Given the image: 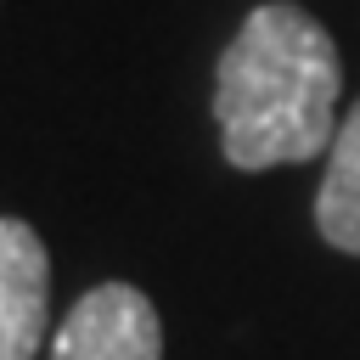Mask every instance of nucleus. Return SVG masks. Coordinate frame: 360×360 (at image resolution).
Here are the masks:
<instances>
[{
  "mask_svg": "<svg viewBox=\"0 0 360 360\" xmlns=\"http://www.w3.org/2000/svg\"><path fill=\"white\" fill-rule=\"evenodd\" d=\"M343 62L332 34L292 0H264L242 17L214 68V124L231 169L309 163L338 141Z\"/></svg>",
  "mask_w": 360,
  "mask_h": 360,
  "instance_id": "f257e3e1",
  "label": "nucleus"
},
{
  "mask_svg": "<svg viewBox=\"0 0 360 360\" xmlns=\"http://www.w3.org/2000/svg\"><path fill=\"white\" fill-rule=\"evenodd\" d=\"M51 360H163L158 304L129 281L90 287L56 326Z\"/></svg>",
  "mask_w": 360,
  "mask_h": 360,
  "instance_id": "f03ea898",
  "label": "nucleus"
},
{
  "mask_svg": "<svg viewBox=\"0 0 360 360\" xmlns=\"http://www.w3.org/2000/svg\"><path fill=\"white\" fill-rule=\"evenodd\" d=\"M51 315V253L28 219L0 214V360H34Z\"/></svg>",
  "mask_w": 360,
  "mask_h": 360,
  "instance_id": "7ed1b4c3",
  "label": "nucleus"
},
{
  "mask_svg": "<svg viewBox=\"0 0 360 360\" xmlns=\"http://www.w3.org/2000/svg\"><path fill=\"white\" fill-rule=\"evenodd\" d=\"M315 231L338 253L360 259V101L349 107V118L338 124V141L326 152V174L315 191Z\"/></svg>",
  "mask_w": 360,
  "mask_h": 360,
  "instance_id": "20e7f679",
  "label": "nucleus"
}]
</instances>
